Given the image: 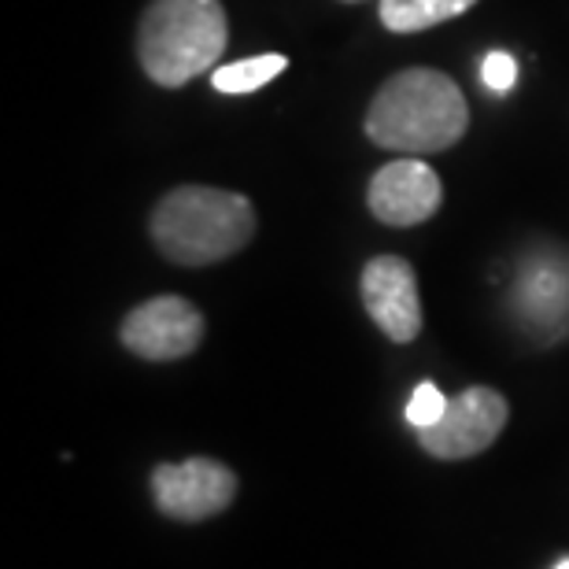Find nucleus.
I'll use <instances>...</instances> for the list:
<instances>
[{"label": "nucleus", "mask_w": 569, "mask_h": 569, "mask_svg": "<svg viewBox=\"0 0 569 569\" xmlns=\"http://www.w3.org/2000/svg\"><path fill=\"white\" fill-rule=\"evenodd\" d=\"M348 4H359V0H348Z\"/></svg>", "instance_id": "nucleus-15"}, {"label": "nucleus", "mask_w": 569, "mask_h": 569, "mask_svg": "<svg viewBox=\"0 0 569 569\" xmlns=\"http://www.w3.org/2000/svg\"><path fill=\"white\" fill-rule=\"evenodd\" d=\"M481 78H485V86H488V89H496V93H507V89L515 86V78H518L515 56H507V52H488V56H485V63H481Z\"/></svg>", "instance_id": "nucleus-13"}, {"label": "nucleus", "mask_w": 569, "mask_h": 569, "mask_svg": "<svg viewBox=\"0 0 569 569\" xmlns=\"http://www.w3.org/2000/svg\"><path fill=\"white\" fill-rule=\"evenodd\" d=\"M473 4L477 0H378V11L392 33H418L440 27L448 19H459Z\"/></svg>", "instance_id": "nucleus-10"}, {"label": "nucleus", "mask_w": 569, "mask_h": 569, "mask_svg": "<svg viewBox=\"0 0 569 569\" xmlns=\"http://www.w3.org/2000/svg\"><path fill=\"white\" fill-rule=\"evenodd\" d=\"M284 67H289V56H281V52L248 56V60L219 67V71L211 74V86L219 89V93H256V89L274 82Z\"/></svg>", "instance_id": "nucleus-11"}, {"label": "nucleus", "mask_w": 569, "mask_h": 569, "mask_svg": "<svg viewBox=\"0 0 569 569\" xmlns=\"http://www.w3.org/2000/svg\"><path fill=\"white\" fill-rule=\"evenodd\" d=\"M470 127V104L455 78L432 67H407L370 100L362 130L378 148L400 156H429L459 144Z\"/></svg>", "instance_id": "nucleus-1"}, {"label": "nucleus", "mask_w": 569, "mask_h": 569, "mask_svg": "<svg viewBox=\"0 0 569 569\" xmlns=\"http://www.w3.org/2000/svg\"><path fill=\"white\" fill-rule=\"evenodd\" d=\"M362 307L378 329L396 345H411L422 333V300H418L415 267L400 256H378L362 267Z\"/></svg>", "instance_id": "nucleus-7"}, {"label": "nucleus", "mask_w": 569, "mask_h": 569, "mask_svg": "<svg viewBox=\"0 0 569 569\" xmlns=\"http://www.w3.org/2000/svg\"><path fill=\"white\" fill-rule=\"evenodd\" d=\"M119 337L148 362H174L200 348L203 315L181 296H152L122 318Z\"/></svg>", "instance_id": "nucleus-5"}, {"label": "nucleus", "mask_w": 569, "mask_h": 569, "mask_svg": "<svg viewBox=\"0 0 569 569\" xmlns=\"http://www.w3.org/2000/svg\"><path fill=\"white\" fill-rule=\"evenodd\" d=\"M507 415L510 407L503 396L496 389H485V385H473V389L448 400V411L437 426L418 429V443L432 459H473L485 448H492L507 426Z\"/></svg>", "instance_id": "nucleus-4"}, {"label": "nucleus", "mask_w": 569, "mask_h": 569, "mask_svg": "<svg viewBox=\"0 0 569 569\" xmlns=\"http://www.w3.org/2000/svg\"><path fill=\"white\" fill-rule=\"evenodd\" d=\"M230 41L222 0H152L141 16L138 56L156 86L178 89L219 63Z\"/></svg>", "instance_id": "nucleus-3"}, {"label": "nucleus", "mask_w": 569, "mask_h": 569, "mask_svg": "<svg viewBox=\"0 0 569 569\" xmlns=\"http://www.w3.org/2000/svg\"><path fill=\"white\" fill-rule=\"evenodd\" d=\"M156 507L167 518L203 521L222 515L237 496V473L214 459H189L178 466H156L152 470Z\"/></svg>", "instance_id": "nucleus-6"}, {"label": "nucleus", "mask_w": 569, "mask_h": 569, "mask_svg": "<svg viewBox=\"0 0 569 569\" xmlns=\"http://www.w3.org/2000/svg\"><path fill=\"white\" fill-rule=\"evenodd\" d=\"M555 569H569V559H562L559 566H555Z\"/></svg>", "instance_id": "nucleus-14"}, {"label": "nucleus", "mask_w": 569, "mask_h": 569, "mask_svg": "<svg viewBox=\"0 0 569 569\" xmlns=\"http://www.w3.org/2000/svg\"><path fill=\"white\" fill-rule=\"evenodd\" d=\"M256 237L252 200L230 189L181 186L152 211V241L170 263L208 267L241 252Z\"/></svg>", "instance_id": "nucleus-2"}, {"label": "nucleus", "mask_w": 569, "mask_h": 569, "mask_svg": "<svg viewBox=\"0 0 569 569\" xmlns=\"http://www.w3.org/2000/svg\"><path fill=\"white\" fill-rule=\"evenodd\" d=\"M443 186L437 178V170L426 167L418 156L396 159L385 163L378 174L370 178L367 203L373 211V219L385 226H418L429 222L440 211Z\"/></svg>", "instance_id": "nucleus-8"}, {"label": "nucleus", "mask_w": 569, "mask_h": 569, "mask_svg": "<svg viewBox=\"0 0 569 569\" xmlns=\"http://www.w3.org/2000/svg\"><path fill=\"white\" fill-rule=\"evenodd\" d=\"M443 411H448V400H443V392L437 389V385L422 381L411 396V403H407V422H411L415 429H429L437 426Z\"/></svg>", "instance_id": "nucleus-12"}, {"label": "nucleus", "mask_w": 569, "mask_h": 569, "mask_svg": "<svg viewBox=\"0 0 569 569\" xmlns=\"http://www.w3.org/2000/svg\"><path fill=\"white\" fill-rule=\"evenodd\" d=\"M526 326L540 340H559L569 333V263L566 259H537L515 296Z\"/></svg>", "instance_id": "nucleus-9"}]
</instances>
